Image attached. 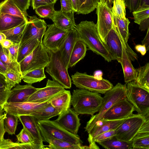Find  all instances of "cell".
Segmentation results:
<instances>
[{"mask_svg":"<svg viewBox=\"0 0 149 149\" xmlns=\"http://www.w3.org/2000/svg\"><path fill=\"white\" fill-rule=\"evenodd\" d=\"M79 39L82 40L89 49L103 57L108 62L113 60L105 44L101 40L96 24L92 21H81L75 26Z\"/></svg>","mask_w":149,"mask_h":149,"instance_id":"6da1fadb","label":"cell"},{"mask_svg":"<svg viewBox=\"0 0 149 149\" xmlns=\"http://www.w3.org/2000/svg\"><path fill=\"white\" fill-rule=\"evenodd\" d=\"M103 99L100 93L79 88L73 90L71 103L73 110L78 114L92 116L99 111Z\"/></svg>","mask_w":149,"mask_h":149,"instance_id":"7a4b0ae2","label":"cell"},{"mask_svg":"<svg viewBox=\"0 0 149 149\" xmlns=\"http://www.w3.org/2000/svg\"><path fill=\"white\" fill-rule=\"evenodd\" d=\"M127 84L118 83L104 94L103 101L98 113L91 116L84 128L88 133L102 118L104 113L114 104L126 98Z\"/></svg>","mask_w":149,"mask_h":149,"instance_id":"3957f363","label":"cell"},{"mask_svg":"<svg viewBox=\"0 0 149 149\" xmlns=\"http://www.w3.org/2000/svg\"><path fill=\"white\" fill-rule=\"evenodd\" d=\"M47 50L49 57V62L46 67L45 71L53 80L59 83L65 89L70 88L72 80L60 51L54 52Z\"/></svg>","mask_w":149,"mask_h":149,"instance_id":"277c9868","label":"cell"},{"mask_svg":"<svg viewBox=\"0 0 149 149\" xmlns=\"http://www.w3.org/2000/svg\"><path fill=\"white\" fill-rule=\"evenodd\" d=\"M127 84L126 97L138 114L149 118V92L139 86L136 81Z\"/></svg>","mask_w":149,"mask_h":149,"instance_id":"5b68a950","label":"cell"},{"mask_svg":"<svg viewBox=\"0 0 149 149\" xmlns=\"http://www.w3.org/2000/svg\"><path fill=\"white\" fill-rule=\"evenodd\" d=\"M71 78L73 84L78 88L100 94H104L113 87L108 80L103 79L98 80L85 72L77 71L72 75Z\"/></svg>","mask_w":149,"mask_h":149,"instance_id":"8992f818","label":"cell"},{"mask_svg":"<svg viewBox=\"0 0 149 149\" xmlns=\"http://www.w3.org/2000/svg\"><path fill=\"white\" fill-rule=\"evenodd\" d=\"M38 124L41 134L74 144H82L83 143L78 134L69 132L55 120L49 119L39 121Z\"/></svg>","mask_w":149,"mask_h":149,"instance_id":"52a82bcc","label":"cell"},{"mask_svg":"<svg viewBox=\"0 0 149 149\" xmlns=\"http://www.w3.org/2000/svg\"><path fill=\"white\" fill-rule=\"evenodd\" d=\"M49 62L47 50L42 42H40L30 54L19 63L21 74L32 70L45 68Z\"/></svg>","mask_w":149,"mask_h":149,"instance_id":"ba28073f","label":"cell"},{"mask_svg":"<svg viewBox=\"0 0 149 149\" xmlns=\"http://www.w3.org/2000/svg\"><path fill=\"white\" fill-rule=\"evenodd\" d=\"M110 5L107 0H99L96 7V27L100 38L104 43L106 36L113 25V13Z\"/></svg>","mask_w":149,"mask_h":149,"instance_id":"9c48e42d","label":"cell"},{"mask_svg":"<svg viewBox=\"0 0 149 149\" xmlns=\"http://www.w3.org/2000/svg\"><path fill=\"white\" fill-rule=\"evenodd\" d=\"M146 118L138 113L132 114L126 118L116 129L115 137L123 141L131 142Z\"/></svg>","mask_w":149,"mask_h":149,"instance_id":"30bf717a","label":"cell"},{"mask_svg":"<svg viewBox=\"0 0 149 149\" xmlns=\"http://www.w3.org/2000/svg\"><path fill=\"white\" fill-rule=\"evenodd\" d=\"M51 100L42 103L29 102H6L3 106L6 113L19 116L23 115L34 116L44 109Z\"/></svg>","mask_w":149,"mask_h":149,"instance_id":"8fae6325","label":"cell"},{"mask_svg":"<svg viewBox=\"0 0 149 149\" xmlns=\"http://www.w3.org/2000/svg\"><path fill=\"white\" fill-rule=\"evenodd\" d=\"M47 28L44 36L42 43L46 49L53 52L59 50L68 31L63 30L54 24L47 25Z\"/></svg>","mask_w":149,"mask_h":149,"instance_id":"7c38bea8","label":"cell"},{"mask_svg":"<svg viewBox=\"0 0 149 149\" xmlns=\"http://www.w3.org/2000/svg\"><path fill=\"white\" fill-rule=\"evenodd\" d=\"M65 90V89L56 81L48 79L46 86L38 88L29 97L27 102L42 103L51 100Z\"/></svg>","mask_w":149,"mask_h":149,"instance_id":"4fadbf2b","label":"cell"},{"mask_svg":"<svg viewBox=\"0 0 149 149\" xmlns=\"http://www.w3.org/2000/svg\"><path fill=\"white\" fill-rule=\"evenodd\" d=\"M29 17L19 45L33 38L42 42L46 29L47 24L44 19L35 15Z\"/></svg>","mask_w":149,"mask_h":149,"instance_id":"5bb4252c","label":"cell"},{"mask_svg":"<svg viewBox=\"0 0 149 149\" xmlns=\"http://www.w3.org/2000/svg\"><path fill=\"white\" fill-rule=\"evenodd\" d=\"M134 111V106L126 97L113 105L101 119L114 120L125 118L132 114Z\"/></svg>","mask_w":149,"mask_h":149,"instance_id":"9a60e30c","label":"cell"},{"mask_svg":"<svg viewBox=\"0 0 149 149\" xmlns=\"http://www.w3.org/2000/svg\"><path fill=\"white\" fill-rule=\"evenodd\" d=\"M19 119L25 129L32 138L34 143L38 149L48 148L44 145L43 140L38 121L33 116L23 115L19 116Z\"/></svg>","mask_w":149,"mask_h":149,"instance_id":"2e32d148","label":"cell"},{"mask_svg":"<svg viewBox=\"0 0 149 149\" xmlns=\"http://www.w3.org/2000/svg\"><path fill=\"white\" fill-rule=\"evenodd\" d=\"M55 121L68 131L78 135L81 124L78 114L74 110L70 108L66 112L58 115Z\"/></svg>","mask_w":149,"mask_h":149,"instance_id":"e0dca14e","label":"cell"},{"mask_svg":"<svg viewBox=\"0 0 149 149\" xmlns=\"http://www.w3.org/2000/svg\"><path fill=\"white\" fill-rule=\"evenodd\" d=\"M104 43L113 60L118 61L121 58L122 45L113 25L106 36L104 40Z\"/></svg>","mask_w":149,"mask_h":149,"instance_id":"ac0fdd59","label":"cell"},{"mask_svg":"<svg viewBox=\"0 0 149 149\" xmlns=\"http://www.w3.org/2000/svg\"><path fill=\"white\" fill-rule=\"evenodd\" d=\"M38 89L31 84L16 85L11 89L7 102H27L29 97Z\"/></svg>","mask_w":149,"mask_h":149,"instance_id":"d6986e66","label":"cell"},{"mask_svg":"<svg viewBox=\"0 0 149 149\" xmlns=\"http://www.w3.org/2000/svg\"><path fill=\"white\" fill-rule=\"evenodd\" d=\"M74 12L66 13L61 10H55L51 19L56 27L63 30L68 31L75 28L76 24L74 17Z\"/></svg>","mask_w":149,"mask_h":149,"instance_id":"ffe728a7","label":"cell"},{"mask_svg":"<svg viewBox=\"0 0 149 149\" xmlns=\"http://www.w3.org/2000/svg\"><path fill=\"white\" fill-rule=\"evenodd\" d=\"M79 39L75 28L68 31L66 38L59 50L62 59L68 69L71 53L75 43Z\"/></svg>","mask_w":149,"mask_h":149,"instance_id":"44dd1931","label":"cell"},{"mask_svg":"<svg viewBox=\"0 0 149 149\" xmlns=\"http://www.w3.org/2000/svg\"><path fill=\"white\" fill-rule=\"evenodd\" d=\"M132 149H149V119H146L131 141Z\"/></svg>","mask_w":149,"mask_h":149,"instance_id":"7402d4cb","label":"cell"},{"mask_svg":"<svg viewBox=\"0 0 149 149\" xmlns=\"http://www.w3.org/2000/svg\"><path fill=\"white\" fill-rule=\"evenodd\" d=\"M126 119L114 120L101 119L88 132V137L93 140L97 136L101 133L116 129Z\"/></svg>","mask_w":149,"mask_h":149,"instance_id":"603a6c76","label":"cell"},{"mask_svg":"<svg viewBox=\"0 0 149 149\" xmlns=\"http://www.w3.org/2000/svg\"><path fill=\"white\" fill-rule=\"evenodd\" d=\"M118 61L122 66L125 82L127 83L131 81H135L137 77L136 69L133 66L123 45L122 58Z\"/></svg>","mask_w":149,"mask_h":149,"instance_id":"cb8c5ba5","label":"cell"},{"mask_svg":"<svg viewBox=\"0 0 149 149\" xmlns=\"http://www.w3.org/2000/svg\"><path fill=\"white\" fill-rule=\"evenodd\" d=\"M43 141L49 143L47 146L50 149H88V146L82 144H74L64 140L53 138L41 134Z\"/></svg>","mask_w":149,"mask_h":149,"instance_id":"d4e9b609","label":"cell"},{"mask_svg":"<svg viewBox=\"0 0 149 149\" xmlns=\"http://www.w3.org/2000/svg\"><path fill=\"white\" fill-rule=\"evenodd\" d=\"M71 97L70 91L65 89L52 99L50 103L59 111L60 115L66 112L70 108Z\"/></svg>","mask_w":149,"mask_h":149,"instance_id":"484cf974","label":"cell"},{"mask_svg":"<svg viewBox=\"0 0 149 149\" xmlns=\"http://www.w3.org/2000/svg\"><path fill=\"white\" fill-rule=\"evenodd\" d=\"M87 50L85 43L79 39L75 43L71 53L69 59L68 68L74 66L86 56Z\"/></svg>","mask_w":149,"mask_h":149,"instance_id":"4316f807","label":"cell"},{"mask_svg":"<svg viewBox=\"0 0 149 149\" xmlns=\"http://www.w3.org/2000/svg\"><path fill=\"white\" fill-rule=\"evenodd\" d=\"M6 14L20 17L28 21L27 13L21 11L12 0H4L0 3V14Z\"/></svg>","mask_w":149,"mask_h":149,"instance_id":"83f0119b","label":"cell"},{"mask_svg":"<svg viewBox=\"0 0 149 149\" xmlns=\"http://www.w3.org/2000/svg\"><path fill=\"white\" fill-rule=\"evenodd\" d=\"M25 21H28L19 17L8 14H1L0 32L15 27Z\"/></svg>","mask_w":149,"mask_h":149,"instance_id":"f1b7e54d","label":"cell"},{"mask_svg":"<svg viewBox=\"0 0 149 149\" xmlns=\"http://www.w3.org/2000/svg\"><path fill=\"white\" fill-rule=\"evenodd\" d=\"M40 42L37 38H33L20 44L17 59V62L19 63L30 54Z\"/></svg>","mask_w":149,"mask_h":149,"instance_id":"f546056e","label":"cell"},{"mask_svg":"<svg viewBox=\"0 0 149 149\" xmlns=\"http://www.w3.org/2000/svg\"><path fill=\"white\" fill-rule=\"evenodd\" d=\"M44 68L37 69L27 71L21 74V78L28 84L40 82L46 78Z\"/></svg>","mask_w":149,"mask_h":149,"instance_id":"4dcf8cb0","label":"cell"},{"mask_svg":"<svg viewBox=\"0 0 149 149\" xmlns=\"http://www.w3.org/2000/svg\"><path fill=\"white\" fill-rule=\"evenodd\" d=\"M136 69V83L139 86L149 92V63H147Z\"/></svg>","mask_w":149,"mask_h":149,"instance_id":"1f68e13d","label":"cell"},{"mask_svg":"<svg viewBox=\"0 0 149 149\" xmlns=\"http://www.w3.org/2000/svg\"><path fill=\"white\" fill-rule=\"evenodd\" d=\"M97 143L106 149H132L131 142L123 141L116 138L115 136Z\"/></svg>","mask_w":149,"mask_h":149,"instance_id":"d6a6232c","label":"cell"},{"mask_svg":"<svg viewBox=\"0 0 149 149\" xmlns=\"http://www.w3.org/2000/svg\"><path fill=\"white\" fill-rule=\"evenodd\" d=\"M27 22L25 21L15 27L1 32L5 35L6 39L13 43H20Z\"/></svg>","mask_w":149,"mask_h":149,"instance_id":"836d02e7","label":"cell"},{"mask_svg":"<svg viewBox=\"0 0 149 149\" xmlns=\"http://www.w3.org/2000/svg\"><path fill=\"white\" fill-rule=\"evenodd\" d=\"M59 114V111L52 105L50 102L44 109L33 116L39 121L49 120Z\"/></svg>","mask_w":149,"mask_h":149,"instance_id":"e575fe53","label":"cell"},{"mask_svg":"<svg viewBox=\"0 0 149 149\" xmlns=\"http://www.w3.org/2000/svg\"><path fill=\"white\" fill-rule=\"evenodd\" d=\"M38 149V148L34 143L14 142L10 139H4L0 143V149Z\"/></svg>","mask_w":149,"mask_h":149,"instance_id":"d590c367","label":"cell"},{"mask_svg":"<svg viewBox=\"0 0 149 149\" xmlns=\"http://www.w3.org/2000/svg\"><path fill=\"white\" fill-rule=\"evenodd\" d=\"M99 0H78V14L86 15L94 11Z\"/></svg>","mask_w":149,"mask_h":149,"instance_id":"8d00e7d4","label":"cell"},{"mask_svg":"<svg viewBox=\"0 0 149 149\" xmlns=\"http://www.w3.org/2000/svg\"><path fill=\"white\" fill-rule=\"evenodd\" d=\"M6 113L4 122L6 132H7L9 134H15L18 124V116Z\"/></svg>","mask_w":149,"mask_h":149,"instance_id":"74e56055","label":"cell"},{"mask_svg":"<svg viewBox=\"0 0 149 149\" xmlns=\"http://www.w3.org/2000/svg\"><path fill=\"white\" fill-rule=\"evenodd\" d=\"M4 76L7 87L10 89L21 82L22 80L21 73L11 69L8 70Z\"/></svg>","mask_w":149,"mask_h":149,"instance_id":"f35d334b","label":"cell"},{"mask_svg":"<svg viewBox=\"0 0 149 149\" xmlns=\"http://www.w3.org/2000/svg\"><path fill=\"white\" fill-rule=\"evenodd\" d=\"M0 60L9 69L21 73L19 63L17 62H12L10 60L8 54L7 49L3 48L1 43Z\"/></svg>","mask_w":149,"mask_h":149,"instance_id":"ab89813d","label":"cell"},{"mask_svg":"<svg viewBox=\"0 0 149 149\" xmlns=\"http://www.w3.org/2000/svg\"><path fill=\"white\" fill-rule=\"evenodd\" d=\"M55 4L52 3L38 7L35 9V12L40 17L51 19L55 12Z\"/></svg>","mask_w":149,"mask_h":149,"instance_id":"60d3db41","label":"cell"},{"mask_svg":"<svg viewBox=\"0 0 149 149\" xmlns=\"http://www.w3.org/2000/svg\"><path fill=\"white\" fill-rule=\"evenodd\" d=\"M111 8L113 14L121 19L126 18V4L125 0H114Z\"/></svg>","mask_w":149,"mask_h":149,"instance_id":"b9f144b4","label":"cell"},{"mask_svg":"<svg viewBox=\"0 0 149 149\" xmlns=\"http://www.w3.org/2000/svg\"><path fill=\"white\" fill-rule=\"evenodd\" d=\"M132 13L134 22L139 25L141 22L149 18V6L139 7Z\"/></svg>","mask_w":149,"mask_h":149,"instance_id":"7bdbcfd3","label":"cell"},{"mask_svg":"<svg viewBox=\"0 0 149 149\" xmlns=\"http://www.w3.org/2000/svg\"><path fill=\"white\" fill-rule=\"evenodd\" d=\"M16 136L17 139V142L22 143H34L35 144L31 135L23 128L19 134L16 135Z\"/></svg>","mask_w":149,"mask_h":149,"instance_id":"ee69618b","label":"cell"},{"mask_svg":"<svg viewBox=\"0 0 149 149\" xmlns=\"http://www.w3.org/2000/svg\"><path fill=\"white\" fill-rule=\"evenodd\" d=\"M11 90L6 87H0V111L3 110V106L7 102Z\"/></svg>","mask_w":149,"mask_h":149,"instance_id":"f6af8a7d","label":"cell"},{"mask_svg":"<svg viewBox=\"0 0 149 149\" xmlns=\"http://www.w3.org/2000/svg\"><path fill=\"white\" fill-rule=\"evenodd\" d=\"M19 43H13V44L7 49L9 58L12 62H17Z\"/></svg>","mask_w":149,"mask_h":149,"instance_id":"bcb514c9","label":"cell"},{"mask_svg":"<svg viewBox=\"0 0 149 149\" xmlns=\"http://www.w3.org/2000/svg\"><path fill=\"white\" fill-rule=\"evenodd\" d=\"M116 133V129L111 130L98 135L93 140L97 143L115 137Z\"/></svg>","mask_w":149,"mask_h":149,"instance_id":"7dc6e473","label":"cell"},{"mask_svg":"<svg viewBox=\"0 0 149 149\" xmlns=\"http://www.w3.org/2000/svg\"><path fill=\"white\" fill-rule=\"evenodd\" d=\"M15 5L22 11L27 13L26 10L30 5V0H12Z\"/></svg>","mask_w":149,"mask_h":149,"instance_id":"c3c4849f","label":"cell"},{"mask_svg":"<svg viewBox=\"0 0 149 149\" xmlns=\"http://www.w3.org/2000/svg\"><path fill=\"white\" fill-rule=\"evenodd\" d=\"M126 6L130 12H132L140 6L141 0H125Z\"/></svg>","mask_w":149,"mask_h":149,"instance_id":"681fc988","label":"cell"},{"mask_svg":"<svg viewBox=\"0 0 149 149\" xmlns=\"http://www.w3.org/2000/svg\"><path fill=\"white\" fill-rule=\"evenodd\" d=\"M57 0H31V6L33 10L40 6L56 3Z\"/></svg>","mask_w":149,"mask_h":149,"instance_id":"f907efd6","label":"cell"},{"mask_svg":"<svg viewBox=\"0 0 149 149\" xmlns=\"http://www.w3.org/2000/svg\"><path fill=\"white\" fill-rule=\"evenodd\" d=\"M3 110L0 111V143L3 140L6 132L4 122L6 113V112H3Z\"/></svg>","mask_w":149,"mask_h":149,"instance_id":"816d5d0a","label":"cell"},{"mask_svg":"<svg viewBox=\"0 0 149 149\" xmlns=\"http://www.w3.org/2000/svg\"><path fill=\"white\" fill-rule=\"evenodd\" d=\"M61 10L66 13L74 12L71 0H61Z\"/></svg>","mask_w":149,"mask_h":149,"instance_id":"f5cc1de1","label":"cell"},{"mask_svg":"<svg viewBox=\"0 0 149 149\" xmlns=\"http://www.w3.org/2000/svg\"><path fill=\"white\" fill-rule=\"evenodd\" d=\"M139 29L141 31H144L149 28V18L141 22L139 24Z\"/></svg>","mask_w":149,"mask_h":149,"instance_id":"db71d44e","label":"cell"},{"mask_svg":"<svg viewBox=\"0 0 149 149\" xmlns=\"http://www.w3.org/2000/svg\"><path fill=\"white\" fill-rule=\"evenodd\" d=\"M147 30L146 35L142 41V45L145 46L147 51L149 49V28L147 29Z\"/></svg>","mask_w":149,"mask_h":149,"instance_id":"11a10c76","label":"cell"},{"mask_svg":"<svg viewBox=\"0 0 149 149\" xmlns=\"http://www.w3.org/2000/svg\"><path fill=\"white\" fill-rule=\"evenodd\" d=\"M136 50L140 52L142 56H144L146 53L145 46L143 45H137L135 47Z\"/></svg>","mask_w":149,"mask_h":149,"instance_id":"9f6ffc18","label":"cell"},{"mask_svg":"<svg viewBox=\"0 0 149 149\" xmlns=\"http://www.w3.org/2000/svg\"><path fill=\"white\" fill-rule=\"evenodd\" d=\"M1 44L3 48L8 49L13 44V42L10 40L6 39L3 40Z\"/></svg>","mask_w":149,"mask_h":149,"instance_id":"6f0895ef","label":"cell"},{"mask_svg":"<svg viewBox=\"0 0 149 149\" xmlns=\"http://www.w3.org/2000/svg\"><path fill=\"white\" fill-rule=\"evenodd\" d=\"M10 70L0 60V73L4 75Z\"/></svg>","mask_w":149,"mask_h":149,"instance_id":"680465c9","label":"cell"},{"mask_svg":"<svg viewBox=\"0 0 149 149\" xmlns=\"http://www.w3.org/2000/svg\"><path fill=\"white\" fill-rule=\"evenodd\" d=\"M88 139L89 144V146H88V149L100 148L98 146L96 145L95 142L93 139L88 137Z\"/></svg>","mask_w":149,"mask_h":149,"instance_id":"91938a15","label":"cell"},{"mask_svg":"<svg viewBox=\"0 0 149 149\" xmlns=\"http://www.w3.org/2000/svg\"><path fill=\"white\" fill-rule=\"evenodd\" d=\"M103 72L100 70L95 71L93 74V76L96 79L98 80H101L103 78H102Z\"/></svg>","mask_w":149,"mask_h":149,"instance_id":"94428289","label":"cell"},{"mask_svg":"<svg viewBox=\"0 0 149 149\" xmlns=\"http://www.w3.org/2000/svg\"><path fill=\"white\" fill-rule=\"evenodd\" d=\"M73 9L74 12L77 13L79 8V1L78 0H71Z\"/></svg>","mask_w":149,"mask_h":149,"instance_id":"6125c7cd","label":"cell"},{"mask_svg":"<svg viewBox=\"0 0 149 149\" xmlns=\"http://www.w3.org/2000/svg\"><path fill=\"white\" fill-rule=\"evenodd\" d=\"M3 86L7 87L5 77L4 75L0 73V87Z\"/></svg>","mask_w":149,"mask_h":149,"instance_id":"be15d7a7","label":"cell"},{"mask_svg":"<svg viewBox=\"0 0 149 149\" xmlns=\"http://www.w3.org/2000/svg\"><path fill=\"white\" fill-rule=\"evenodd\" d=\"M143 6H149V0H141L139 7Z\"/></svg>","mask_w":149,"mask_h":149,"instance_id":"e7e4bbea","label":"cell"},{"mask_svg":"<svg viewBox=\"0 0 149 149\" xmlns=\"http://www.w3.org/2000/svg\"><path fill=\"white\" fill-rule=\"evenodd\" d=\"M6 38V37L5 35L2 32H0V44L3 40Z\"/></svg>","mask_w":149,"mask_h":149,"instance_id":"03108f58","label":"cell"},{"mask_svg":"<svg viewBox=\"0 0 149 149\" xmlns=\"http://www.w3.org/2000/svg\"><path fill=\"white\" fill-rule=\"evenodd\" d=\"M107 1L109 2V3L111 5L113 3V2L114 0H107Z\"/></svg>","mask_w":149,"mask_h":149,"instance_id":"003e7915","label":"cell"}]
</instances>
